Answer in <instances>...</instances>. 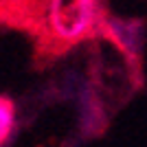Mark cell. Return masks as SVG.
<instances>
[{"label": "cell", "mask_w": 147, "mask_h": 147, "mask_svg": "<svg viewBox=\"0 0 147 147\" xmlns=\"http://www.w3.org/2000/svg\"><path fill=\"white\" fill-rule=\"evenodd\" d=\"M16 123H18V108L13 99L0 94V147H7V143L11 141Z\"/></svg>", "instance_id": "obj_3"}, {"label": "cell", "mask_w": 147, "mask_h": 147, "mask_svg": "<svg viewBox=\"0 0 147 147\" xmlns=\"http://www.w3.org/2000/svg\"><path fill=\"white\" fill-rule=\"evenodd\" d=\"M103 40L114 46L121 53L127 64L143 77V49H145V22L141 18H119L112 16L108 18L101 33Z\"/></svg>", "instance_id": "obj_2"}, {"label": "cell", "mask_w": 147, "mask_h": 147, "mask_svg": "<svg viewBox=\"0 0 147 147\" xmlns=\"http://www.w3.org/2000/svg\"><path fill=\"white\" fill-rule=\"evenodd\" d=\"M108 18V0H0V26L29 40L37 68L99 40Z\"/></svg>", "instance_id": "obj_1"}]
</instances>
